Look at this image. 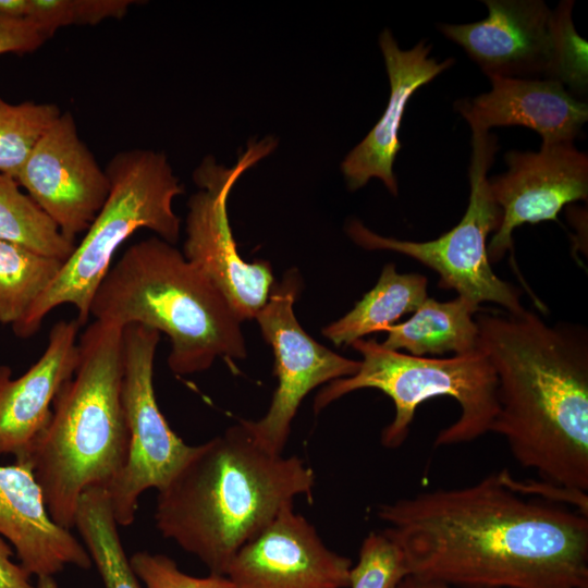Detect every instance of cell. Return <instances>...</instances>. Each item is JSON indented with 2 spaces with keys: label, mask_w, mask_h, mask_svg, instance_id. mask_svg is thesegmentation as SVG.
I'll return each mask as SVG.
<instances>
[{
  "label": "cell",
  "mask_w": 588,
  "mask_h": 588,
  "mask_svg": "<svg viewBox=\"0 0 588 588\" xmlns=\"http://www.w3.org/2000/svg\"><path fill=\"white\" fill-rule=\"evenodd\" d=\"M63 262L0 240V323L21 322Z\"/></svg>",
  "instance_id": "24"
},
{
  "label": "cell",
  "mask_w": 588,
  "mask_h": 588,
  "mask_svg": "<svg viewBox=\"0 0 588 588\" xmlns=\"http://www.w3.org/2000/svg\"><path fill=\"white\" fill-rule=\"evenodd\" d=\"M60 114L53 103L12 105L0 97V172L16 179L36 143Z\"/></svg>",
  "instance_id": "25"
},
{
  "label": "cell",
  "mask_w": 588,
  "mask_h": 588,
  "mask_svg": "<svg viewBox=\"0 0 588 588\" xmlns=\"http://www.w3.org/2000/svg\"><path fill=\"white\" fill-rule=\"evenodd\" d=\"M109 195L83 240L63 262L59 273L26 316L12 327L19 338H29L56 307L72 305L76 321L89 317L94 295L111 268L117 249L138 229H149L174 245L180 218L173 200L184 193L164 152L130 149L117 152L105 168Z\"/></svg>",
  "instance_id": "6"
},
{
  "label": "cell",
  "mask_w": 588,
  "mask_h": 588,
  "mask_svg": "<svg viewBox=\"0 0 588 588\" xmlns=\"http://www.w3.org/2000/svg\"><path fill=\"white\" fill-rule=\"evenodd\" d=\"M0 536L30 576H53L68 565L83 569L93 565L84 544L50 517L26 461L0 465Z\"/></svg>",
  "instance_id": "18"
},
{
  "label": "cell",
  "mask_w": 588,
  "mask_h": 588,
  "mask_svg": "<svg viewBox=\"0 0 588 588\" xmlns=\"http://www.w3.org/2000/svg\"><path fill=\"white\" fill-rule=\"evenodd\" d=\"M491 90L458 100L455 110L470 130L525 126L536 131L542 144L573 143L588 120L586 102L577 100L556 81L490 76Z\"/></svg>",
  "instance_id": "19"
},
{
  "label": "cell",
  "mask_w": 588,
  "mask_h": 588,
  "mask_svg": "<svg viewBox=\"0 0 588 588\" xmlns=\"http://www.w3.org/2000/svg\"><path fill=\"white\" fill-rule=\"evenodd\" d=\"M160 333L142 324L123 329L122 402L128 430L126 464L108 488L119 526L131 525L140 494L160 490L193 450L169 426L154 388V360Z\"/></svg>",
  "instance_id": "10"
},
{
  "label": "cell",
  "mask_w": 588,
  "mask_h": 588,
  "mask_svg": "<svg viewBox=\"0 0 588 588\" xmlns=\"http://www.w3.org/2000/svg\"><path fill=\"white\" fill-rule=\"evenodd\" d=\"M130 563L145 588H235L224 575L191 576L182 572L171 558L160 553L138 551Z\"/></svg>",
  "instance_id": "29"
},
{
  "label": "cell",
  "mask_w": 588,
  "mask_h": 588,
  "mask_svg": "<svg viewBox=\"0 0 588 588\" xmlns=\"http://www.w3.org/2000/svg\"><path fill=\"white\" fill-rule=\"evenodd\" d=\"M11 546L0 536V588H36L30 575L12 561Z\"/></svg>",
  "instance_id": "32"
},
{
  "label": "cell",
  "mask_w": 588,
  "mask_h": 588,
  "mask_svg": "<svg viewBox=\"0 0 588 588\" xmlns=\"http://www.w3.org/2000/svg\"><path fill=\"white\" fill-rule=\"evenodd\" d=\"M502 482L512 491L527 498L572 507L588 516L587 491L561 486L544 479L520 480L513 478L507 468L498 473Z\"/></svg>",
  "instance_id": "30"
},
{
  "label": "cell",
  "mask_w": 588,
  "mask_h": 588,
  "mask_svg": "<svg viewBox=\"0 0 588 588\" xmlns=\"http://www.w3.org/2000/svg\"><path fill=\"white\" fill-rule=\"evenodd\" d=\"M409 574L402 547L384 529L370 531L350 569L348 587L396 588Z\"/></svg>",
  "instance_id": "27"
},
{
  "label": "cell",
  "mask_w": 588,
  "mask_h": 588,
  "mask_svg": "<svg viewBox=\"0 0 588 588\" xmlns=\"http://www.w3.org/2000/svg\"><path fill=\"white\" fill-rule=\"evenodd\" d=\"M94 320L142 324L171 342L177 376L203 372L216 358L241 359L242 320L212 281L172 244L152 236L131 245L109 269L89 308Z\"/></svg>",
  "instance_id": "5"
},
{
  "label": "cell",
  "mask_w": 588,
  "mask_h": 588,
  "mask_svg": "<svg viewBox=\"0 0 588 588\" xmlns=\"http://www.w3.org/2000/svg\"><path fill=\"white\" fill-rule=\"evenodd\" d=\"M409 575L455 588L588 586V516L509 489L498 473L377 507Z\"/></svg>",
  "instance_id": "1"
},
{
  "label": "cell",
  "mask_w": 588,
  "mask_h": 588,
  "mask_svg": "<svg viewBox=\"0 0 588 588\" xmlns=\"http://www.w3.org/2000/svg\"><path fill=\"white\" fill-rule=\"evenodd\" d=\"M488 16L438 24L488 76L551 79L555 60L553 11L541 0H485Z\"/></svg>",
  "instance_id": "15"
},
{
  "label": "cell",
  "mask_w": 588,
  "mask_h": 588,
  "mask_svg": "<svg viewBox=\"0 0 588 588\" xmlns=\"http://www.w3.org/2000/svg\"><path fill=\"white\" fill-rule=\"evenodd\" d=\"M79 327L76 319L54 323L44 353L20 377L0 366V455L25 460L47 428L53 401L77 366Z\"/></svg>",
  "instance_id": "16"
},
{
  "label": "cell",
  "mask_w": 588,
  "mask_h": 588,
  "mask_svg": "<svg viewBox=\"0 0 588 588\" xmlns=\"http://www.w3.org/2000/svg\"><path fill=\"white\" fill-rule=\"evenodd\" d=\"M46 39L47 36L32 22L0 14V54L32 52Z\"/></svg>",
  "instance_id": "31"
},
{
  "label": "cell",
  "mask_w": 588,
  "mask_h": 588,
  "mask_svg": "<svg viewBox=\"0 0 588 588\" xmlns=\"http://www.w3.org/2000/svg\"><path fill=\"white\" fill-rule=\"evenodd\" d=\"M573 7V1H561L553 11L555 60L551 79L567 85L572 95H584L588 87L587 41L574 27Z\"/></svg>",
  "instance_id": "28"
},
{
  "label": "cell",
  "mask_w": 588,
  "mask_h": 588,
  "mask_svg": "<svg viewBox=\"0 0 588 588\" xmlns=\"http://www.w3.org/2000/svg\"><path fill=\"white\" fill-rule=\"evenodd\" d=\"M351 567L291 504L238 549L225 576L235 588H346Z\"/></svg>",
  "instance_id": "14"
},
{
  "label": "cell",
  "mask_w": 588,
  "mask_h": 588,
  "mask_svg": "<svg viewBox=\"0 0 588 588\" xmlns=\"http://www.w3.org/2000/svg\"><path fill=\"white\" fill-rule=\"evenodd\" d=\"M352 346L363 356L358 371L319 391L314 403L316 413L350 392L372 388L385 393L395 407L393 420L381 432L385 448L401 446L417 407L439 396L456 400L461 414L438 433L436 448L470 442L491 431L499 412L498 378L480 348L439 358L388 350L375 339H358Z\"/></svg>",
  "instance_id": "7"
},
{
  "label": "cell",
  "mask_w": 588,
  "mask_h": 588,
  "mask_svg": "<svg viewBox=\"0 0 588 588\" xmlns=\"http://www.w3.org/2000/svg\"><path fill=\"white\" fill-rule=\"evenodd\" d=\"M277 146L273 136L252 138L233 167L207 156L193 173L199 191L187 203L183 255L212 281L242 321L256 318L274 284L269 262L249 264L238 255L228 218V198L238 177Z\"/></svg>",
  "instance_id": "9"
},
{
  "label": "cell",
  "mask_w": 588,
  "mask_h": 588,
  "mask_svg": "<svg viewBox=\"0 0 588 588\" xmlns=\"http://www.w3.org/2000/svg\"><path fill=\"white\" fill-rule=\"evenodd\" d=\"M497 150L494 135L471 128L468 206L462 220L440 237L427 242L385 237L357 219L346 224L347 235L367 250H392L414 258L439 274L440 287L455 290L475 305L491 302L520 315L525 310L520 291L493 272L487 250L488 235L497 232L502 218L487 177Z\"/></svg>",
  "instance_id": "8"
},
{
  "label": "cell",
  "mask_w": 588,
  "mask_h": 588,
  "mask_svg": "<svg viewBox=\"0 0 588 588\" xmlns=\"http://www.w3.org/2000/svg\"><path fill=\"white\" fill-rule=\"evenodd\" d=\"M299 291L301 278L291 270L272 286L255 318L273 350L278 384L265 416L243 421L262 446L278 454L283 453L305 396L320 384L355 375L360 367V360L338 355L303 330L293 310Z\"/></svg>",
  "instance_id": "11"
},
{
  "label": "cell",
  "mask_w": 588,
  "mask_h": 588,
  "mask_svg": "<svg viewBox=\"0 0 588 588\" xmlns=\"http://www.w3.org/2000/svg\"><path fill=\"white\" fill-rule=\"evenodd\" d=\"M123 328L94 320L78 339L73 377L59 390L50 421L25 460L52 520L74 527L81 494L109 488L128 454L122 402Z\"/></svg>",
  "instance_id": "4"
},
{
  "label": "cell",
  "mask_w": 588,
  "mask_h": 588,
  "mask_svg": "<svg viewBox=\"0 0 588 588\" xmlns=\"http://www.w3.org/2000/svg\"><path fill=\"white\" fill-rule=\"evenodd\" d=\"M16 182L75 243L102 208L110 182L79 138L70 112L61 113L32 149Z\"/></svg>",
  "instance_id": "12"
},
{
  "label": "cell",
  "mask_w": 588,
  "mask_h": 588,
  "mask_svg": "<svg viewBox=\"0 0 588 588\" xmlns=\"http://www.w3.org/2000/svg\"><path fill=\"white\" fill-rule=\"evenodd\" d=\"M74 527L106 588H142L124 552L107 488L95 486L81 494Z\"/></svg>",
  "instance_id": "22"
},
{
  "label": "cell",
  "mask_w": 588,
  "mask_h": 588,
  "mask_svg": "<svg viewBox=\"0 0 588 588\" xmlns=\"http://www.w3.org/2000/svg\"><path fill=\"white\" fill-rule=\"evenodd\" d=\"M396 588H455L446 583L422 578L415 575L406 576Z\"/></svg>",
  "instance_id": "33"
},
{
  "label": "cell",
  "mask_w": 588,
  "mask_h": 588,
  "mask_svg": "<svg viewBox=\"0 0 588 588\" xmlns=\"http://www.w3.org/2000/svg\"><path fill=\"white\" fill-rule=\"evenodd\" d=\"M427 286L425 275L401 274L393 264H388L375 287L345 316L324 327L322 334L336 346H342L352 345L370 333L384 331L424 303L428 297Z\"/></svg>",
  "instance_id": "21"
},
{
  "label": "cell",
  "mask_w": 588,
  "mask_h": 588,
  "mask_svg": "<svg viewBox=\"0 0 588 588\" xmlns=\"http://www.w3.org/2000/svg\"><path fill=\"white\" fill-rule=\"evenodd\" d=\"M577 588H588V586H581V587H577Z\"/></svg>",
  "instance_id": "35"
},
{
  "label": "cell",
  "mask_w": 588,
  "mask_h": 588,
  "mask_svg": "<svg viewBox=\"0 0 588 588\" xmlns=\"http://www.w3.org/2000/svg\"><path fill=\"white\" fill-rule=\"evenodd\" d=\"M134 3L132 0H24L23 19L49 38L63 26L121 19Z\"/></svg>",
  "instance_id": "26"
},
{
  "label": "cell",
  "mask_w": 588,
  "mask_h": 588,
  "mask_svg": "<svg viewBox=\"0 0 588 588\" xmlns=\"http://www.w3.org/2000/svg\"><path fill=\"white\" fill-rule=\"evenodd\" d=\"M478 305L457 296L448 302L427 297L405 322L389 326L380 343L392 351L426 357L445 353L462 355L479 348V329L474 318Z\"/></svg>",
  "instance_id": "20"
},
{
  "label": "cell",
  "mask_w": 588,
  "mask_h": 588,
  "mask_svg": "<svg viewBox=\"0 0 588 588\" xmlns=\"http://www.w3.org/2000/svg\"><path fill=\"white\" fill-rule=\"evenodd\" d=\"M479 348L498 378L491 431L516 462L588 491V342L583 329L548 326L535 313L481 311Z\"/></svg>",
  "instance_id": "2"
},
{
  "label": "cell",
  "mask_w": 588,
  "mask_h": 588,
  "mask_svg": "<svg viewBox=\"0 0 588 588\" xmlns=\"http://www.w3.org/2000/svg\"><path fill=\"white\" fill-rule=\"evenodd\" d=\"M316 476L302 458L262 446L243 419L193 445L158 490L160 534L199 559L210 574H226L238 549L285 506L304 495L313 502Z\"/></svg>",
  "instance_id": "3"
},
{
  "label": "cell",
  "mask_w": 588,
  "mask_h": 588,
  "mask_svg": "<svg viewBox=\"0 0 588 588\" xmlns=\"http://www.w3.org/2000/svg\"><path fill=\"white\" fill-rule=\"evenodd\" d=\"M507 171L489 180L491 195L502 212L487 250L490 262L513 250L512 234L524 223L558 221L561 209L588 198V157L573 143L541 145L539 151L511 150Z\"/></svg>",
  "instance_id": "13"
},
{
  "label": "cell",
  "mask_w": 588,
  "mask_h": 588,
  "mask_svg": "<svg viewBox=\"0 0 588 588\" xmlns=\"http://www.w3.org/2000/svg\"><path fill=\"white\" fill-rule=\"evenodd\" d=\"M36 588H59L53 576L37 577Z\"/></svg>",
  "instance_id": "34"
},
{
  "label": "cell",
  "mask_w": 588,
  "mask_h": 588,
  "mask_svg": "<svg viewBox=\"0 0 588 588\" xmlns=\"http://www.w3.org/2000/svg\"><path fill=\"white\" fill-rule=\"evenodd\" d=\"M0 240L65 261L75 243L27 195L15 179L0 172Z\"/></svg>",
  "instance_id": "23"
},
{
  "label": "cell",
  "mask_w": 588,
  "mask_h": 588,
  "mask_svg": "<svg viewBox=\"0 0 588 588\" xmlns=\"http://www.w3.org/2000/svg\"><path fill=\"white\" fill-rule=\"evenodd\" d=\"M379 46L390 82L389 100L371 131L345 156L341 171L350 191H357L376 177L396 196L393 164L402 147L399 134L406 105L417 89L451 68L454 59L437 62L429 57L431 45L425 39L403 50L389 29L381 32Z\"/></svg>",
  "instance_id": "17"
}]
</instances>
